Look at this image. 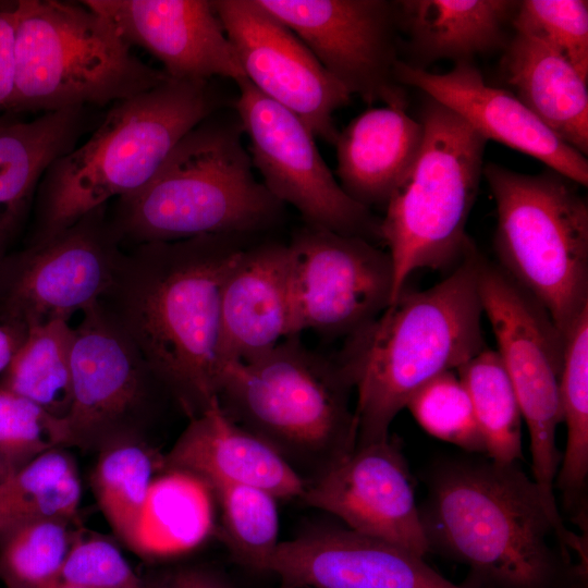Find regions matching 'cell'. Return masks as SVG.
I'll use <instances>...</instances> for the list:
<instances>
[{"instance_id": "8d00e7d4", "label": "cell", "mask_w": 588, "mask_h": 588, "mask_svg": "<svg viewBox=\"0 0 588 588\" xmlns=\"http://www.w3.org/2000/svg\"><path fill=\"white\" fill-rule=\"evenodd\" d=\"M65 438L63 418L0 388V454L13 470L49 450L65 448Z\"/></svg>"}, {"instance_id": "7bdbcfd3", "label": "cell", "mask_w": 588, "mask_h": 588, "mask_svg": "<svg viewBox=\"0 0 588 588\" xmlns=\"http://www.w3.org/2000/svg\"><path fill=\"white\" fill-rule=\"evenodd\" d=\"M170 576H162L144 580L142 588H169Z\"/></svg>"}, {"instance_id": "277c9868", "label": "cell", "mask_w": 588, "mask_h": 588, "mask_svg": "<svg viewBox=\"0 0 588 588\" xmlns=\"http://www.w3.org/2000/svg\"><path fill=\"white\" fill-rule=\"evenodd\" d=\"M215 113L182 137L146 185L119 198L110 222L121 243L249 237L278 223L284 205L256 180L237 114Z\"/></svg>"}, {"instance_id": "d6986e66", "label": "cell", "mask_w": 588, "mask_h": 588, "mask_svg": "<svg viewBox=\"0 0 588 588\" xmlns=\"http://www.w3.org/2000/svg\"><path fill=\"white\" fill-rule=\"evenodd\" d=\"M395 76L449 108L487 142L494 140L544 163L579 186L588 185V161L552 133L512 91L486 83L473 62L432 73L400 60Z\"/></svg>"}, {"instance_id": "4dcf8cb0", "label": "cell", "mask_w": 588, "mask_h": 588, "mask_svg": "<svg viewBox=\"0 0 588 588\" xmlns=\"http://www.w3.org/2000/svg\"><path fill=\"white\" fill-rule=\"evenodd\" d=\"M456 371L469 394L487 456L502 464L518 463L523 416L498 352L483 348Z\"/></svg>"}, {"instance_id": "f35d334b", "label": "cell", "mask_w": 588, "mask_h": 588, "mask_svg": "<svg viewBox=\"0 0 588 588\" xmlns=\"http://www.w3.org/2000/svg\"><path fill=\"white\" fill-rule=\"evenodd\" d=\"M15 1L0 2V111L7 112L14 90Z\"/></svg>"}, {"instance_id": "b9f144b4", "label": "cell", "mask_w": 588, "mask_h": 588, "mask_svg": "<svg viewBox=\"0 0 588 588\" xmlns=\"http://www.w3.org/2000/svg\"><path fill=\"white\" fill-rule=\"evenodd\" d=\"M15 223L9 219L0 218V262L4 255V248Z\"/></svg>"}, {"instance_id": "ac0fdd59", "label": "cell", "mask_w": 588, "mask_h": 588, "mask_svg": "<svg viewBox=\"0 0 588 588\" xmlns=\"http://www.w3.org/2000/svg\"><path fill=\"white\" fill-rule=\"evenodd\" d=\"M267 572L282 588H463L422 558L347 527H319L280 541Z\"/></svg>"}, {"instance_id": "cb8c5ba5", "label": "cell", "mask_w": 588, "mask_h": 588, "mask_svg": "<svg viewBox=\"0 0 588 588\" xmlns=\"http://www.w3.org/2000/svg\"><path fill=\"white\" fill-rule=\"evenodd\" d=\"M519 1H395L399 29L407 37L409 65L425 69L440 60L473 62L506 45V27Z\"/></svg>"}, {"instance_id": "52a82bcc", "label": "cell", "mask_w": 588, "mask_h": 588, "mask_svg": "<svg viewBox=\"0 0 588 588\" xmlns=\"http://www.w3.org/2000/svg\"><path fill=\"white\" fill-rule=\"evenodd\" d=\"M15 11L8 113L103 107L169 78L137 58L109 19L82 2L17 0Z\"/></svg>"}, {"instance_id": "1f68e13d", "label": "cell", "mask_w": 588, "mask_h": 588, "mask_svg": "<svg viewBox=\"0 0 588 588\" xmlns=\"http://www.w3.org/2000/svg\"><path fill=\"white\" fill-rule=\"evenodd\" d=\"M560 401L566 445L555 486L565 503L575 506L588 479V308L564 332Z\"/></svg>"}, {"instance_id": "7a4b0ae2", "label": "cell", "mask_w": 588, "mask_h": 588, "mask_svg": "<svg viewBox=\"0 0 588 588\" xmlns=\"http://www.w3.org/2000/svg\"><path fill=\"white\" fill-rule=\"evenodd\" d=\"M481 257L471 242L450 275L424 291L405 286L376 319L346 336L335 357L356 392V445L387 439L418 389L485 348Z\"/></svg>"}, {"instance_id": "e575fe53", "label": "cell", "mask_w": 588, "mask_h": 588, "mask_svg": "<svg viewBox=\"0 0 588 588\" xmlns=\"http://www.w3.org/2000/svg\"><path fill=\"white\" fill-rule=\"evenodd\" d=\"M406 407L429 434L471 453H485L469 394L454 370L418 389Z\"/></svg>"}, {"instance_id": "9c48e42d", "label": "cell", "mask_w": 588, "mask_h": 588, "mask_svg": "<svg viewBox=\"0 0 588 588\" xmlns=\"http://www.w3.org/2000/svg\"><path fill=\"white\" fill-rule=\"evenodd\" d=\"M482 175L495 201L497 266L564 334L588 308V204L579 185L551 169L526 174L494 162Z\"/></svg>"}, {"instance_id": "f6af8a7d", "label": "cell", "mask_w": 588, "mask_h": 588, "mask_svg": "<svg viewBox=\"0 0 588 588\" xmlns=\"http://www.w3.org/2000/svg\"><path fill=\"white\" fill-rule=\"evenodd\" d=\"M40 588H83V587L70 586V585H64L60 583H51Z\"/></svg>"}, {"instance_id": "3957f363", "label": "cell", "mask_w": 588, "mask_h": 588, "mask_svg": "<svg viewBox=\"0 0 588 588\" xmlns=\"http://www.w3.org/2000/svg\"><path fill=\"white\" fill-rule=\"evenodd\" d=\"M419 511L430 550L463 562L485 585L553 588L558 583L561 559L549 543L558 537L534 479L518 463L441 461Z\"/></svg>"}, {"instance_id": "8fae6325", "label": "cell", "mask_w": 588, "mask_h": 588, "mask_svg": "<svg viewBox=\"0 0 588 588\" xmlns=\"http://www.w3.org/2000/svg\"><path fill=\"white\" fill-rule=\"evenodd\" d=\"M71 373L72 401L63 418L65 448L99 453L119 441L144 439L159 397L168 395L100 302L86 308L74 328Z\"/></svg>"}, {"instance_id": "83f0119b", "label": "cell", "mask_w": 588, "mask_h": 588, "mask_svg": "<svg viewBox=\"0 0 588 588\" xmlns=\"http://www.w3.org/2000/svg\"><path fill=\"white\" fill-rule=\"evenodd\" d=\"M82 486L64 448L49 450L0 481V538L34 520L62 518L79 524Z\"/></svg>"}, {"instance_id": "7402d4cb", "label": "cell", "mask_w": 588, "mask_h": 588, "mask_svg": "<svg viewBox=\"0 0 588 588\" xmlns=\"http://www.w3.org/2000/svg\"><path fill=\"white\" fill-rule=\"evenodd\" d=\"M163 469L191 473L210 489L244 485L277 499H299L306 485L269 444L234 422L219 401L189 419L163 455Z\"/></svg>"}, {"instance_id": "7c38bea8", "label": "cell", "mask_w": 588, "mask_h": 588, "mask_svg": "<svg viewBox=\"0 0 588 588\" xmlns=\"http://www.w3.org/2000/svg\"><path fill=\"white\" fill-rule=\"evenodd\" d=\"M99 207L73 225L5 255L0 262V324L21 340L39 324L98 303L123 254Z\"/></svg>"}, {"instance_id": "ba28073f", "label": "cell", "mask_w": 588, "mask_h": 588, "mask_svg": "<svg viewBox=\"0 0 588 588\" xmlns=\"http://www.w3.org/2000/svg\"><path fill=\"white\" fill-rule=\"evenodd\" d=\"M418 120L419 154L380 222L393 269L391 303L416 270L461 261L471 243L466 224L483 170L487 140L460 115L427 97Z\"/></svg>"}, {"instance_id": "74e56055", "label": "cell", "mask_w": 588, "mask_h": 588, "mask_svg": "<svg viewBox=\"0 0 588 588\" xmlns=\"http://www.w3.org/2000/svg\"><path fill=\"white\" fill-rule=\"evenodd\" d=\"M81 528L52 583L83 588H142L121 550L101 536H86Z\"/></svg>"}, {"instance_id": "4316f807", "label": "cell", "mask_w": 588, "mask_h": 588, "mask_svg": "<svg viewBox=\"0 0 588 588\" xmlns=\"http://www.w3.org/2000/svg\"><path fill=\"white\" fill-rule=\"evenodd\" d=\"M85 109L46 112L0 130V217L17 222L48 168L76 147L87 125Z\"/></svg>"}, {"instance_id": "5b68a950", "label": "cell", "mask_w": 588, "mask_h": 588, "mask_svg": "<svg viewBox=\"0 0 588 588\" xmlns=\"http://www.w3.org/2000/svg\"><path fill=\"white\" fill-rule=\"evenodd\" d=\"M218 107L209 81L170 77L113 103L90 137L44 174L28 244L60 233L112 197L142 188L182 137Z\"/></svg>"}, {"instance_id": "ee69618b", "label": "cell", "mask_w": 588, "mask_h": 588, "mask_svg": "<svg viewBox=\"0 0 588 588\" xmlns=\"http://www.w3.org/2000/svg\"><path fill=\"white\" fill-rule=\"evenodd\" d=\"M12 471L13 469L8 465L3 456L0 454V481Z\"/></svg>"}, {"instance_id": "8992f818", "label": "cell", "mask_w": 588, "mask_h": 588, "mask_svg": "<svg viewBox=\"0 0 588 588\" xmlns=\"http://www.w3.org/2000/svg\"><path fill=\"white\" fill-rule=\"evenodd\" d=\"M298 336L224 365L218 401L307 483L355 449L357 426L350 376L335 356L311 351Z\"/></svg>"}, {"instance_id": "44dd1931", "label": "cell", "mask_w": 588, "mask_h": 588, "mask_svg": "<svg viewBox=\"0 0 588 588\" xmlns=\"http://www.w3.org/2000/svg\"><path fill=\"white\" fill-rule=\"evenodd\" d=\"M290 336L287 244L265 242L246 246L221 287L220 368L257 357Z\"/></svg>"}, {"instance_id": "d590c367", "label": "cell", "mask_w": 588, "mask_h": 588, "mask_svg": "<svg viewBox=\"0 0 588 588\" xmlns=\"http://www.w3.org/2000/svg\"><path fill=\"white\" fill-rule=\"evenodd\" d=\"M514 32L531 35L563 56L588 81V2L586 0L519 1Z\"/></svg>"}, {"instance_id": "d6a6232c", "label": "cell", "mask_w": 588, "mask_h": 588, "mask_svg": "<svg viewBox=\"0 0 588 588\" xmlns=\"http://www.w3.org/2000/svg\"><path fill=\"white\" fill-rule=\"evenodd\" d=\"M211 490L220 511L222 538L233 560L248 569L267 572L280 543L278 499L244 485Z\"/></svg>"}, {"instance_id": "ffe728a7", "label": "cell", "mask_w": 588, "mask_h": 588, "mask_svg": "<svg viewBox=\"0 0 588 588\" xmlns=\"http://www.w3.org/2000/svg\"><path fill=\"white\" fill-rule=\"evenodd\" d=\"M105 15L122 38L136 45L179 81L245 78L212 1L206 0H84Z\"/></svg>"}, {"instance_id": "2e32d148", "label": "cell", "mask_w": 588, "mask_h": 588, "mask_svg": "<svg viewBox=\"0 0 588 588\" xmlns=\"http://www.w3.org/2000/svg\"><path fill=\"white\" fill-rule=\"evenodd\" d=\"M212 5L248 82L298 117L314 136L334 145L339 131L333 113L351 99L343 85L257 0H217Z\"/></svg>"}, {"instance_id": "f546056e", "label": "cell", "mask_w": 588, "mask_h": 588, "mask_svg": "<svg viewBox=\"0 0 588 588\" xmlns=\"http://www.w3.org/2000/svg\"><path fill=\"white\" fill-rule=\"evenodd\" d=\"M163 455L145 439L115 442L98 453L90 476L97 503L115 536L128 547Z\"/></svg>"}, {"instance_id": "bcb514c9", "label": "cell", "mask_w": 588, "mask_h": 588, "mask_svg": "<svg viewBox=\"0 0 588 588\" xmlns=\"http://www.w3.org/2000/svg\"><path fill=\"white\" fill-rule=\"evenodd\" d=\"M15 120V118H8L7 115L0 117V130Z\"/></svg>"}, {"instance_id": "30bf717a", "label": "cell", "mask_w": 588, "mask_h": 588, "mask_svg": "<svg viewBox=\"0 0 588 588\" xmlns=\"http://www.w3.org/2000/svg\"><path fill=\"white\" fill-rule=\"evenodd\" d=\"M478 290L498 354L514 388L529 433L531 478L552 525L563 519L554 495L562 456L556 431L562 418L560 381L564 334L548 311L497 265L481 257Z\"/></svg>"}, {"instance_id": "60d3db41", "label": "cell", "mask_w": 588, "mask_h": 588, "mask_svg": "<svg viewBox=\"0 0 588 588\" xmlns=\"http://www.w3.org/2000/svg\"><path fill=\"white\" fill-rule=\"evenodd\" d=\"M21 339L7 328L0 324V373L2 375L9 366Z\"/></svg>"}, {"instance_id": "d4e9b609", "label": "cell", "mask_w": 588, "mask_h": 588, "mask_svg": "<svg viewBox=\"0 0 588 588\" xmlns=\"http://www.w3.org/2000/svg\"><path fill=\"white\" fill-rule=\"evenodd\" d=\"M501 72L510 91L560 139L587 156L588 81L563 56L515 32L505 45Z\"/></svg>"}, {"instance_id": "6da1fadb", "label": "cell", "mask_w": 588, "mask_h": 588, "mask_svg": "<svg viewBox=\"0 0 588 588\" xmlns=\"http://www.w3.org/2000/svg\"><path fill=\"white\" fill-rule=\"evenodd\" d=\"M246 238L137 244L123 252L99 301L189 419L218 401L221 287Z\"/></svg>"}, {"instance_id": "9a60e30c", "label": "cell", "mask_w": 588, "mask_h": 588, "mask_svg": "<svg viewBox=\"0 0 588 588\" xmlns=\"http://www.w3.org/2000/svg\"><path fill=\"white\" fill-rule=\"evenodd\" d=\"M257 1L304 41L351 96L406 110L407 95L395 76V1Z\"/></svg>"}, {"instance_id": "5bb4252c", "label": "cell", "mask_w": 588, "mask_h": 588, "mask_svg": "<svg viewBox=\"0 0 588 588\" xmlns=\"http://www.w3.org/2000/svg\"><path fill=\"white\" fill-rule=\"evenodd\" d=\"M287 249L292 336H348L391 303V258L375 243L305 224Z\"/></svg>"}, {"instance_id": "484cf974", "label": "cell", "mask_w": 588, "mask_h": 588, "mask_svg": "<svg viewBox=\"0 0 588 588\" xmlns=\"http://www.w3.org/2000/svg\"><path fill=\"white\" fill-rule=\"evenodd\" d=\"M216 528V500L197 476L163 469L154 479L128 548L148 560H164L201 546Z\"/></svg>"}, {"instance_id": "603a6c76", "label": "cell", "mask_w": 588, "mask_h": 588, "mask_svg": "<svg viewBox=\"0 0 588 588\" xmlns=\"http://www.w3.org/2000/svg\"><path fill=\"white\" fill-rule=\"evenodd\" d=\"M422 139L421 122L406 110L389 106L366 110L336 137L340 186L370 210L384 208L413 167Z\"/></svg>"}, {"instance_id": "ab89813d", "label": "cell", "mask_w": 588, "mask_h": 588, "mask_svg": "<svg viewBox=\"0 0 588 588\" xmlns=\"http://www.w3.org/2000/svg\"><path fill=\"white\" fill-rule=\"evenodd\" d=\"M169 588H235L222 576L198 567H188L170 575Z\"/></svg>"}, {"instance_id": "836d02e7", "label": "cell", "mask_w": 588, "mask_h": 588, "mask_svg": "<svg viewBox=\"0 0 588 588\" xmlns=\"http://www.w3.org/2000/svg\"><path fill=\"white\" fill-rule=\"evenodd\" d=\"M79 524L45 518L20 525L0 538V581L5 588L51 584L75 540Z\"/></svg>"}, {"instance_id": "4fadbf2b", "label": "cell", "mask_w": 588, "mask_h": 588, "mask_svg": "<svg viewBox=\"0 0 588 588\" xmlns=\"http://www.w3.org/2000/svg\"><path fill=\"white\" fill-rule=\"evenodd\" d=\"M236 84V114L250 142L253 166L267 189L283 205L296 208L305 224L375 244L381 241V220L342 189L307 125L260 94L246 77Z\"/></svg>"}, {"instance_id": "e0dca14e", "label": "cell", "mask_w": 588, "mask_h": 588, "mask_svg": "<svg viewBox=\"0 0 588 588\" xmlns=\"http://www.w3.org/2000/svg\"><path fill=\"white\" fill-rule=\"evenodd\" d=\"M299 499L334 515L353 531L420 558L430 551L406 461L391 436L356 445L308 481Z\"/></svg>"}, {"instance_id": "f1b7e54d", "label": "cell", "mask_w": 588, "mask_h": 588, "mask_svg": "<svg viewBox=\"0 0 588 588\" xmlns=\"http://www.w3.org/2000/svg\"><path fill=\"white\" fill-rule=\"evenodd\" d=\"M74 328L54 319L30 329L2 373L0 388L64 418L72 401L71 351Z\"/></svg>"}]
</instances>
